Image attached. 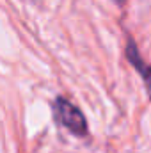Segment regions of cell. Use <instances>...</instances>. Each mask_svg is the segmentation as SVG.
<instances>
[{
	"label": "cell",
	"instance_id": "1",
	"mask_svg": "<svg viewBox=\"0 0 151 153\" xmlns=\"http://www.w3.org/2000/svg\"><path fill=\"white\" fill-rule=\"evenodd\" d=\"M52 112L55 117V123H59L61 126H64L66 130H70L76 137H85L87 135V121L82 114V111L73 105L70 100L59 96L53 100L52 105Z\"/></svg>",
	"mask_w": 151,
	"mask_h": 153
},
{
	"label": "cell",
	"instance_id": "2",
	"mask_svg": "<svg viewBox=\"0 0 151 153\" xmlns=\"http://www.w3.org/2000/svg\"><path fill=\"white\" fill-rule=\"evenodd\" d=\"M126 55H128L130 62L135 66V70L142 75L144 84H146V89H148V94H150V98H151V66H146V64L141 61V55H139V52H137V48H135V45H133L132 39H128V45H126Z\"/></svg>",
	"mask_w": 151,
	"mask_h": 153
},
{
	"label": "cell",
	"instance_id": "3",
	"mask_svg": "<svg viewBox=\"0 0 151 153\" xmlns=\"http://www.w3.org/2000/svg\"><path fill=\"white\" fill-rule=\"evenodd\" d=\"M114 2H115L117 5H123V4H124V0H114Z\"/></svg>",
	"mask_w": 151,
	"mask_h": 153
}]
</instances>
